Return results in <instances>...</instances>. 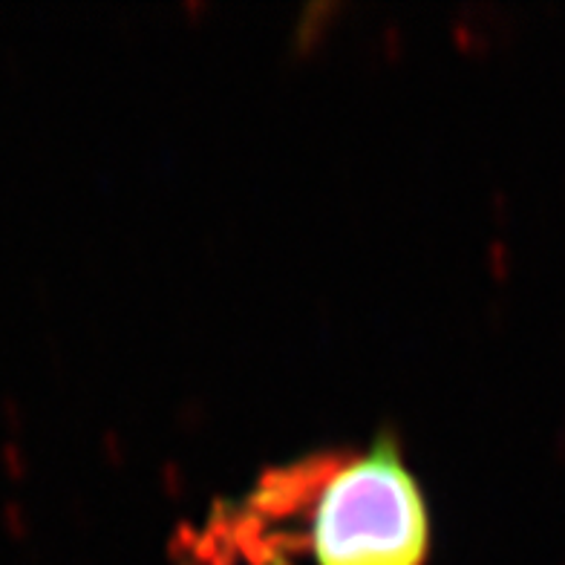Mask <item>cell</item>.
<instances>
[{
	"mask_svg": "<svg viewBox=\"0 0 565 565\" xmlns=\"http://www.w3.org/2000/svg\"><path fill=\"white\" fill-rule=\"evenodd\" d=\"M430 511L395 439L366 450L320 454L268 470L246 499L220 508L200 531L196 554L282 565H424Z\"/></svg>",
	"mask_w": 565,
	"mask_h": 565,
	"instance_id": "6da1fadb",
	"label": "cell"
}]
</instances>
